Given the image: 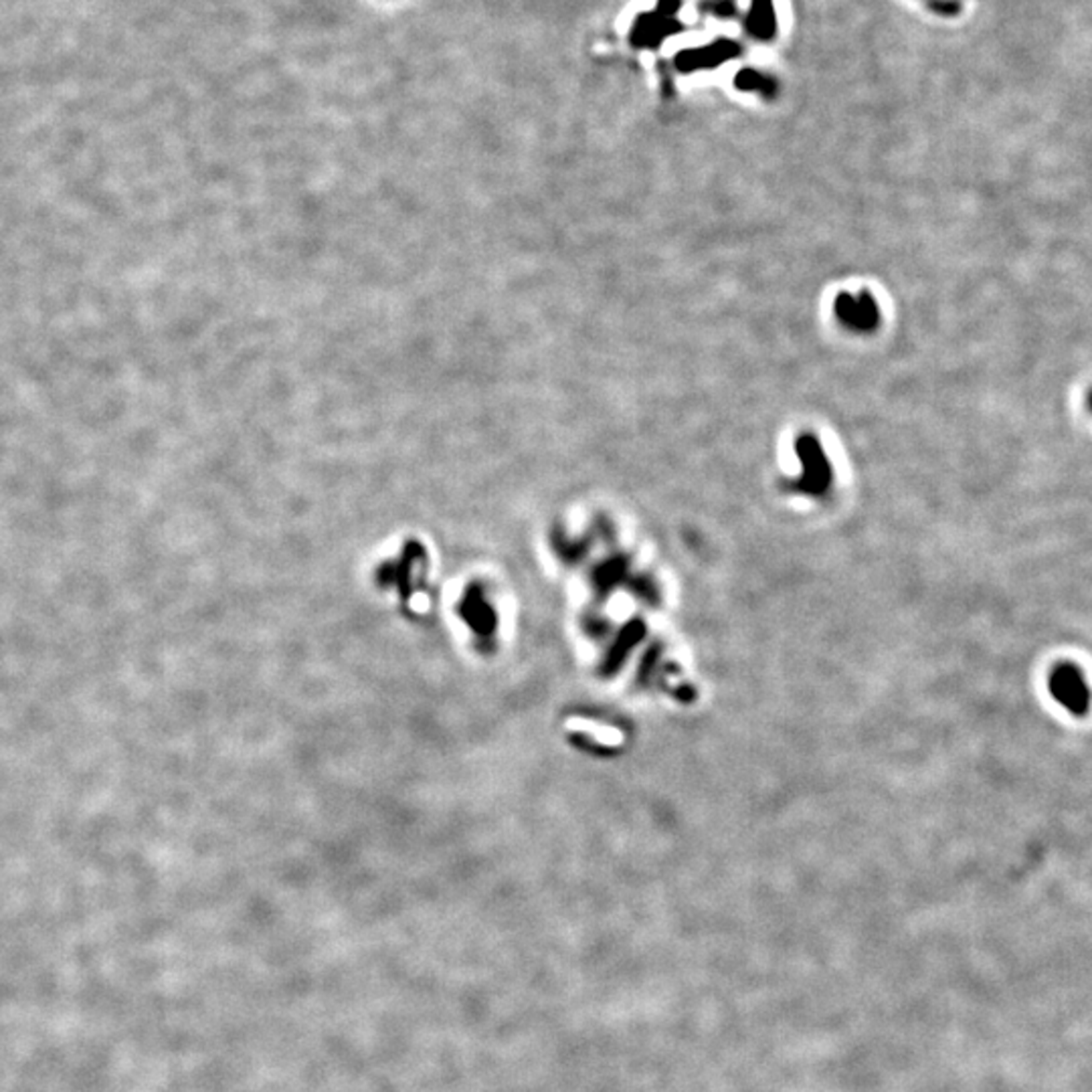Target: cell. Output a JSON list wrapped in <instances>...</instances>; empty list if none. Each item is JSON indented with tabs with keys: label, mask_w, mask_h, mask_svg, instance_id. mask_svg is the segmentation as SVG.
Segmentation results:
<instances>
[{
	"label": "cell",
	"mask_w": 1092,
	"mask_h": 1092,
	"mask_svg": "<svg viewBox=\"0 0 1092 1092\" xmlns=\"http://www.w3.org/2000/svg\"><path fill=\"white\" fill-rule=\"evenodd\" d=\"M413 609H417V612H425V609H427V599L423 597V595H415L413 597Z\"/></svg>",
	"instance_id": "2"
},
{
	"label": "cell",
	"mask_w": 1092,
	"mask_h": 1092,
	"mask_svg": "<svg viewBox=\"0 0 1092 1092\" xmlns=\"http://www.w3.org/2000/svg\"><path fill=\"white\" fill-rule=\"evenodd\" d=\"M1050 692L1060 700L1064 707L1074 714H1086L1090 702V690L1083 674L1072 664H1060L1050 678Z\"/></svg>",
	"instance_id": "1"
}]
</instances>
